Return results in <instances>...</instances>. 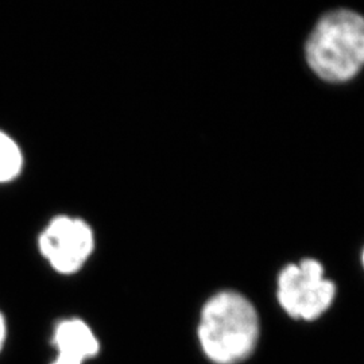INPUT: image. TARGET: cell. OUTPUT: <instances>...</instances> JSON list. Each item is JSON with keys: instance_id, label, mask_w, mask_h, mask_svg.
<instances>
[{"instance_id": "5b68a950", "label": "cell", "mask_w": 364, "mask_h": 364, "mask_svg": "<svg viewBox=\"0 0 364 364\" xmlns=\"http://www.w3.org/2000/svg\"><path fill=\"white\" fill-rule=\"evenodd\" d=\"M52 346L55 355L49 364H88L100 352V340L92 326L78 317L55 324Z\"/></svg>"}, {"instance_id": "ba28073f", "label": "cell", "mask_w": 364, "mask_h": 364, "mask_svg": "<svg viewBox=\"0 0 364 364\" xmlns=\"http://www.w3.org/2000/svg\"><path fill=\"white\" fill-rule=\"evenodd\" d=\"M362 263H363V267H364V250H363V254H362Z\"/></svg>"}, {"instance_id": "3957f363", "label": "cell", "mask_w": 364, "mask_h": 364, "mask_svg": "<svg viewBox=\"0 0 364 364\" xmlns=\"http://www.w3.org/2000/svg\"><path fill=\"white\" fill-rule=\"evenodd\" d=\"M336 293V285L326 278L324 266L313 258L287 264L277 278V301L296 321H317L329 311Z\"/></svg>"}, {"instance_id": "7a4b0ae2", "label": "cell", "mask_w": 364, "mask_h": 364, "mask_svg": "<svg viewBox=\"0 0 364 364\" xmlns=\"http://www.w3.org/2000/svg\"><path fill=\"white\" fill-rule=\"evenodd\" d=\"M305 57L313 72L328 82H344L364 66V16L352 10L326 14L312 30Z\"/></svg>"}, {"instance_id": "52a82bcc", "label": "cell", "mask_w": 364, "mask_h": 364, "mask_svg": "<svg viewBox=\"0 0 364 364\" xmlns=\"http://www.w3.org/2000/svg\"><path fill=\"white\" fill-rule=\"evenodd\" d=\"M9 336V328H7V320L6 316L0 311V352L3 351L6 341Z\"/></svg>"}, {"instance_id": "277c9868", "label": "cell", "mask_w": 364, "mask_h": 364, "mask_svg": "<svg viewBox=\"0 0 364 364\" xmlns=\"http://www.w3.org/2000/svg\"><path fill=\"white\" fill-rule=\"evenodd\" d=\"M39 251L57 273L80 272L95 248L91 225L77 218L58 216L39 235Z\"/></svg>"}, {"instance_id": "8992f818", "label": "cell", "mask_w": 364, "mask_h": 364, "mask_svg": "<svg viewBox=\"0 0 364 364\" xmlns=\"http://www.w3.org/2000/svg\"><path fill=\"white\" fill-rule=\"evenodd\" d=\"M23 165V156L18 144L10 135L0 131V183L15 180Z\"/></svg>"}, {"instance_id": "6da1fadb", "label": "cell", "mask_w": 364, "mask_h": 364, "mask_svg": "<svg viewBox=\"0 0 364 364\" xmlns=\"http://www.w3.org/2000/svg\"><path fill=\"white\" fill-rule=\"evenodd\" d=\"M262 326L259 313L245 294L220 290L203 305L196 329L209 363L243 364L255 353Z\"/></svg>"}]
</instances>
